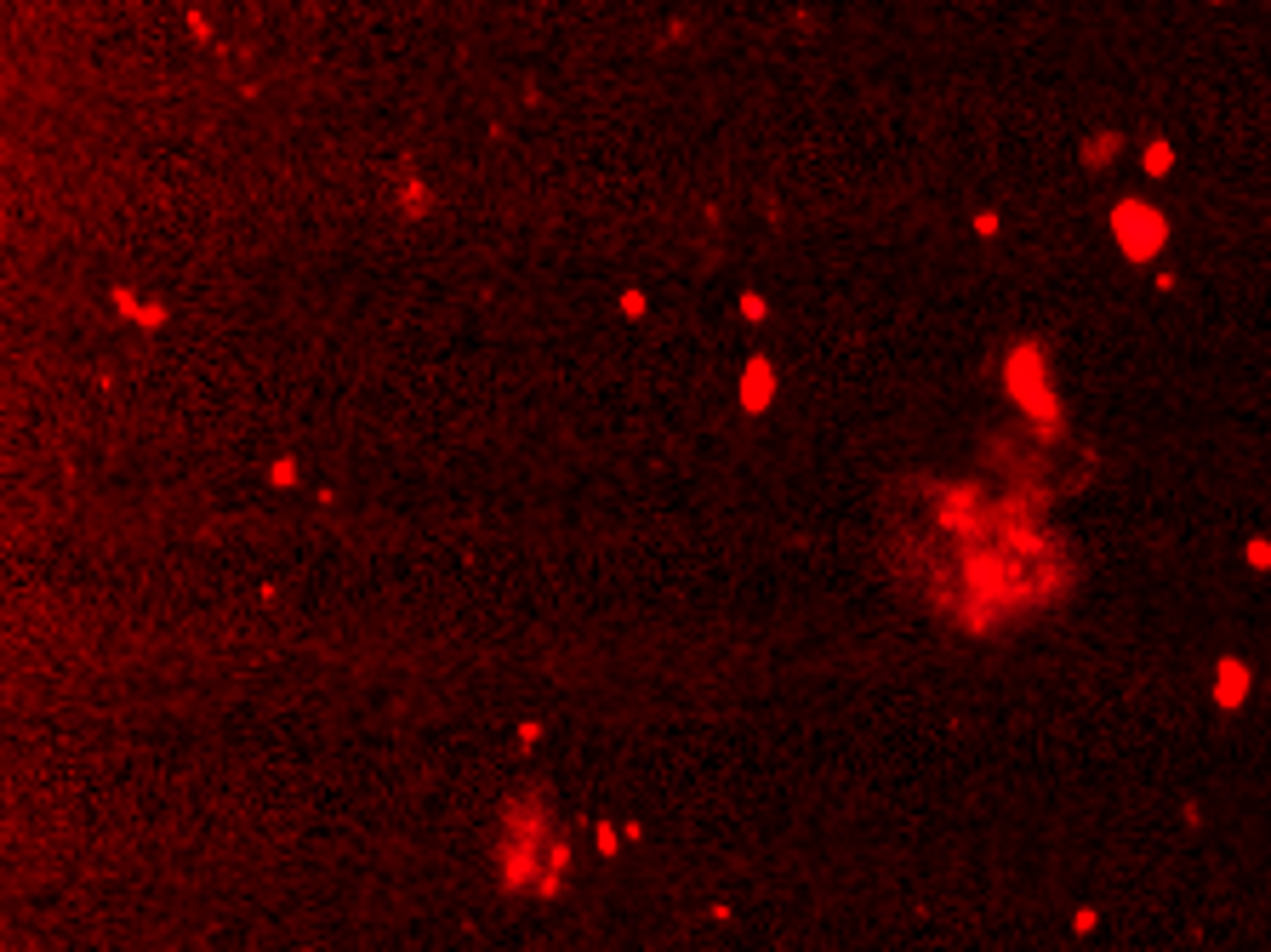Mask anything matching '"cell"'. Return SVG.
<instances>
[{
	"mask_svg": "<svg viewBox=\"0 0 1271 952\" xmlns=\"http://www.w3.org/2000/svg\"><path fill=\"white\" fill-rule=\"evenodd\" d=\"M1117 228H1123V234H1129V211H1123V217H1117ZM1146 234H1158V223H1152V217H1146V211H1135V240H1146Z\"/></svg>",
	"mask_w": 1271,
	"mask_h": 952,
	"instance_id": "1",
	"label": "cell"
}]
</instances>
